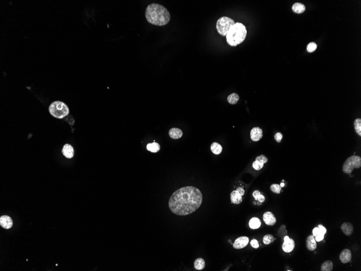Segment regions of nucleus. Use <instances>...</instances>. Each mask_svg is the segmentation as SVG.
Masks as SVG:
<instances>
[{
    "label": "nucleus",
    "mask_w": 361,
    "mask_h": 271,
    "mask_svg": "<svg viewBox=\"0 0 361 271\" xmlns=\"http://www.w3.org/2000/svg\"><path fill=\"white\" fill-rule=\"evenodd\" d=\"M203 196L200 190L193 186H186L176 190L170 196L169 207L178 215H189L199 208Z\"/></svg>",
    "instance_id": "f257e3e1"
},
{
    "label": "nucleus",
    "mask_w": 361,
    "mask_h": 271,
    "mask_svg": "<svg viewBox=\"0 0 361 271\" xmlns=\"http://www.w3.org/2000/svg\"><path fill=\"white\" fill-rule=\"evenodd\" d=\"M145 15L148 22L153 25H166L170 20L169 11L164 6L157 3H151L148 6Z\"/></svg>",
    "instance_id": "f03ea898"
},
{
    "label": "nucleus",
    "mask_w": 361,
    "mask_h": 271,
    "mask_svg": "<svg viewBox=\"0 0 361 271\" xmlns=\"http://www.w3.org/2000/svg\"><path fill=\"white\" fill-rule=\"evenodd\" d=\"M247 35L245 26L242 23H235L226 35L227 43L232 47H236L245 41Z\"/></svg>",
    "instance_id": "7ed1b4c3"
},
{
    "label": "nucleus",
    "mask_w": 361,
    "mask_h": 271,
    "mask_svg": "<svg viewBox=\"0 0 361 271\" xmlns=\"http://www.w3.org/2000/svg\"><path fill=\"white\" fill-rule=\"evenodd\" d=\"M49 111L50 114L57 119H63L69 113V109L67 105L59 101H54L50 104Z\"/></svg>",
    "instance_id": "20e7f679"
},
{
    "label": "nucleus",
    "mask_w": 361,
    "mask_h": 271,
    "mask_svg": "<svg viewBox=\"0 0 361 271\" xmlns=\"http://www.w3.org/2000/svg\"><path fill=\"white\" fill-rule=\"evenodd\" d=\"M235 24L234 20L230 17H221L217 21L216 27L217 32L223 37H226L228 31Z\"/></svg>",
    "instance_id": "39448f33"
},
{
    "label": "nucleus",
    "mask_w": 361,
    "mask_h": 271,
    "mask_svg": "<svg viewBox=\"0 0 361 271\" xmlns=\"http://www.w3.org/2000/svg\"><path fill=\"white\" fill-rule=\"evenodd\" d=\"M361 158L357 155H353L348 158L343 165V171L345 173L350 174L354 169L361 167Z\"/></svg>",
    "instance_id": "423d86ee"
},
{
    "label": "nucleus",
    "mask_w": 361,
    "mask_h": 271,
    "mask_svg": "<svg viewBox=\"0 0 361 271\" xmlns=\"http://www.w3.org/2000/svg\"><path fill=\"white\" fill-rule=\"evenodd\" d=\"M249 241V238L247 237H239L235 241L233 244V248L237 249H243L245 246H247Z\"/></svg>",
    "instance_id": "0eeeda50"
},
{
    "label": "nucleus",
    "mask_w": 361,
    "mask_h": 271,
    "mask_svg": "<svg viewBox=\"0 0 361 271\" xmlns=\"http://www.w3.org/2000/svg\"><path fill=\"white\" fill-rule=\"evenodd\" d=\"M263 137V131L258 127L253 128L250 131V137L253 141H258Z\"/></svg>",
    "instance_id": "6e6552de"
},
{
    "label": "nucleus",
    "mask_w": 361,
    "mask_h": 271,
    "mask_svg": "<svg viewBox=\"0 0 361 271\" xmlns=\"http://www.w3.org/2000/svg\"><path fill=\"white\" fill-rule=\"evenodd\" d=\"M263 219L266 224L269 226L274 225L276 222V219L275 215H274L272 212H266L264 213L263 216Z\"/></svg>",
    "instance_id": "1a4fd4ad"
},
{
    "label": "nucleus",
    "mask_w": 361,
    "mask_h": 271,
    "mask_svg": "<svg viewBox=\"0 0 361 271\" xmlns=\"http://www.w3.org/2000/svg\"><path fill=\"white\" fill-rule=\"evenodd\" d=\"M0 225L3 228L10 229L13 226L11 218L8 215H3L0 218Z\"/></svg>",
    "instance_id": "9d476101"
},
{
    "label": "nucleus",
    "mask_w": 361,
    "mask_h": 271,
    "mask_svg": "<svg viewBox=\"0 0 361 271\" xmlns=\"http://www.w3.org/2000/svg\"><path fill=\"white\" fill-rule=\"evenodd\" d=\"M352 255L350 249H345L342 251L339 255V259L341 261L343 264L349 263L351 260Z\"/></svg>",
    "instance_id": "9b49d317"
},
{
    "label": "nucleus",
    "mask_w": 361,
    "mask_h": 271,
    "mask_svg": "<svg viewBox=\"0 0 361 271\" xmlns=\"http://www.w3.org/2000/svg\"><path fill=\"white\" fill-rule=\"evenodd\" d=\"M62 152L64 157L68 159L72 158L74 155V148L72 147V146L70 145L69 144L64 145L63 149L62 150Z\"/></svg>",
    "instance_id": "f8f14e48"
},
{
    "label": "nucleus",
    "mask_w": 361,
    "mask_h": 271,
    "mask_svg": "<svg viewBox=\"0 0 361 271\" xmlns=\"http://www.w3.org/2000/svg\"><path fill=\"white\" fill-rule=\"evenodd\" d=\"M295 246V243L294 240L290 238L288 240H284L283 243L282 245V249L285 252L290 253L293 251Z\"/></svg>",
    "instance_id": "ddd939ff"
},
{
    "label": "nucleus",
    "mask_w": 361,
    "mask_h": 271,
    "mask_svg": "<svg viewBox=\"0 0 361 271\" xmlns=\"http://www.w3.org/2000/svg\"><path fill=\"white\" fill-rule=\"evenodd\" d=\"M306 245L307 249L310 251H313L316 249V241L315 240L313 235H310L307 238L306 240Z\"/></svg>",
    "instance_id": "4468645a"
},
{
    "label": "nucleus",
    "mask_w": 361,
    "mask_h": 271,
    "mask_svg": "<svg viewBox=\"0 0 361 271\" xmlns=\"http://www.w3.org/2000/svg\"><path fill=\"white\" fill-rule=\"evenodd\" d=\"M231 202L234 204H239L242 202V197L237 191L233 190L230 194Z\"/></svg>",
    "instance_id": "2eb2a0df"
},
{
    "label": "nucleus",
    "mask_w": 361,
    "mask_h": 271,
    "mask_svg": "<svg viewBox=\"0 0 361 271\" xmlns=\"http://www.w3.org/2000/svg\"><path fill=\"white\" fill-rule=\"evenodd\" d=\"M170 137L173 139H178L182 137L183 132L182 130L178 128H172L169 131Z\"/></svg>",
    "instance_id": "dca6fc26"
},
{
    "label": "nucleus",
    "mask_w": 361,
    "mask_h": 271,
    "mask_svg": "<svg viewBox=\"0 0 361 271\" xmlns=\"http://www.w3.org/2000/svg\"><path fill=\"white\" fill-rule=\"evenodd\" d=\"M341 228L345 234L350 236L354 232V227L353 225L349 222H344L341 226Z\"/></svg>",
    "instance_id": "f3484780"
},
{
    "label": "nucleus",
    "mask_w": 361,
    "mask_h": 271,
    "mask_svg": "<svg viewBox=\"0 0 361 271\" xmlns=\"http://www.w3.org/2000/svg\"><path fill=\"white\" fill-rule=\"evenodd\" d=\"M306 6L299 2L295 3L292 6V10L296 14H302L306 10Z\"/></svg>",
    "instance_id": "a211bd4d"
},
{
    "label": "nucleus",
    "mask_w": 361,
    "mask_h": 271,
    "mask_svg": "<svg viewBox=\"0 0 361 271\" xmlns=\"http://www.w3.org/2000/svg\"><path fill=\"white\" fill-rule=\"evenodd\" d=\"M249 225L251 229H257L261 226V222L258 218H253L251 219Z\"/></svg>",
    "instance_id": "6ab92c4d"
},
{
    "label": "nucleus",
    "mask_w": 361,
    "mask_h": 271,
    "mask_svg": "<svg viewBox=\"0 0 361 271\" xmlns=\"http://www.w3.org/2000/svg\"><path fill=\"white\" fill-rule=\"evenodd\" d=\"M210 149L212 152L216 155L221 154L222 152V147L219 143H213L211 145Z\"/></svg>",
    "instance_id": "aec40b11"
},
{
    "label": "nucleus",
    "mask_w": 361,
    "mask_h": 271,
    "mask_svg": "<svg viewBox=\"0 0 361 271\" xmlns=\"http://www.w3.org/2000/svg\"><path fill=\"white\" fill-rule=\"evenodd\" d=\"M147 149L148 151L152 153H157L160 149V146L158 143L154 142L151 143H148L147 146Z\"/></svg>",
    "instance_id": "412c9836"
},
{
    "label": "nucleus",
    "mask_w": 361,
    "mask_h": 271,
    "mask_svg": "<svg viewBox=\"0 0 361 271\" xmlns=\"http://www.w3.org/2000/svg\"><path fill=\"white\" fill-rule=\"evenodd\" d=\"M205 261L202 258H198L194 262V267L197 270H202L205 267Z\"/></svg>",
    "instance_id": "4be33fe9"
},
{
    "label": "nucleus",
    "mask_w": 361,
    "mask_h": 271,
    "mask_svg": "<svg viewBox=\"0 0 361 271\" xmlns=\"http://www.w3.org/2000/svg\"><path fill=\"white\" fill-rule=\"evenodd\" d=\"M333 268V263L330 260L325 261V262L323 263L321 266V271H331Z\"/></svg>",
    "instance_id": "5701e85b"
},
{
    "label": "nucleus",
    "mask_w": 361,
    "mask_h": 271,
    "mask_svg": "<svg viewBox=\"0 0 361 271\" xmlns=\"http://www.w3.org/2000/svg\"><path fill=\"white\" fill-rule=\"evenodd\" d=\"M239 99V95L235 93H231L229 95L227 98L228 102L231 105H235L237 103Z\"/></svg>",
    "instance_id": "b1692460"
},
{
    "label": "nucleus",
    "mask_w": 361,
    "mask_h": 271,
    "mask_svg": "<svg viewBox=\"0 0 361 271\" xmlns=\"http://www.w3.org/2000/svg\"><path fill=\"white\" fill-rule=\"evenodd\" d=\"M354 127L356 133L359 136H361V119L360 118L356 119L354 121Z\"/></svg>",
    "instance_id": "393cba45"
},
{
    "label": "nucleus",
    "mask_w": 361,
    "mask_h": 271,
    "mask_svg": "<svg viewBox=\"0 0 361 271\" xmlns=\"http://www.w3.org/2000/svg\"><path fill=\"white\" fill-rule=\"evenodd\" d=\"M274 241V237L271 234L266 235L263 237V241L265 245H269L270 243H272Z\"/></svg>",
    "instance_id": "a878e982"
},
{
    "label": "nucleus",
    "mask_w": 361,
    "mask_h": 271,
    "mask_svg": "<svg viewBox=\"0 0 361 271\" xmlns=\"http://www.w3.org/2000/svg\"><path fill=\"white\" fill-rule=\"evenodd\" d=\"M282 187H280V185L278 184H272L270 186V190L272 191L273 193H276V194H280V190H281Z\"/></svg>",
    "instance_id": "bb28decb"
},
{
    "label": "nucleus",
    "mask_w": 361,
    "mask_h": 271,
    "mask_svg": "<svg viewBox=\"0 0 361 271\" xmlns=\"http://www.w3.org/2000/svg\"><path fill=\"white\" fill-rule=\"evenodd\" d=\"M316 49L317 45L315 42L309 43L307 47V50L309 53H313L315 52Z\"/></svg>",
    "instance_id": "cd10ccee"
},
{
    "label": "nucleus",
    "mask_w": 361,
    "mask_h": 271,
    "mask_svg": "<svg viewBox=\"0 0 361 271\" xmlns=\"http://www.w3.org/2000/svg\"><path fill=\"white\" fill-rule=\"evenodd\" d=\"M263 166H264V164L259 162L258 161L255 160L254 162H253V167L257 171L261 169L263 167Z\"/></svg>",
    "instance_id": "c85d7f7f"
},
{
    "label": "nucleus",
    "mask_w": 361,
    "mask_h": 271,
    "mask_svg": "<svg viewBox=\"0 0 361 271\" xmlns=\"http://www.w3.org/2000/svg\"><path fill=\"white\" fill-rule=\"evenodd\" d=\"M256 160L264 164V163H267L268 162V159L267 157L264 156V155H261L260 156H258V157H257L256 158Z\"/></svg>",
    "instance_id": "c756f323"
},
{
    "label": "nucleus",
    "mask_w": 361,
    "mask_h": 271,
    "mask_svg": "<svg viewBox=\"0 0 361 271\" xmlns=\"http://www.w3.org/2000/svg\"><path fill=\"white\" fill-rule=\"evenodd\" d=\"M274 137H275V140L277 143H280L281 142V140L283 138V135L282 134V133L278 132L275 134Z\"/></svg>",
    "instance_id": "7c9ffc66"
},
{
    "label": "nucleus",
    "mask_w": 361,
    "mask_h": 271,
    "mask_svg": "<svg viewBox=\"0 0 361 271\" xmlns=\"http://www.w3.org/2000/svg\"><path fill=\"white\" fill-rule=\"evenodd\" d=\"M250 244H251V246L254 249H257L259 247L258 241L256 239H253L251 241Z\"/></svg>",
    "instance_id": "2f4dec72"
},
{
    "label": "nucleus",
    "mask_w": 361,
    "mask_h": 271,
    "mask_svg": "<svg viewBox=\"0 0 361 271\" xmlns=\"http://www.w3.org/2000/svg\"><path fill=\"white\" fill-rule=\"evenodd\" d=\"M324 237V235L323 234H322V233H318V234L315 237V240L316 241H318V242H319V241H322V240H323Z\"/></svg>",
    "instance_id": "473e14b6"
},
{
    "label": "nucleus",
    "mask_w": 361,
    "mask_h": 271,
    "mask_svg": "<svg viewBox=\"0 0 361 271\" xmlns=\"http://www.w3.org/2000/svg\"><path fill=\"white\" fill-rule=\"evenodd\" d=\"M318 227L319 228V233H322L324 235L327 233V229L322 225H319Z\"/></svg>",
    "instance_id": "72a5a7b5"
},
{
    "label": "nucleus",
    "mask_w": 361,
    "mask_h": 271,
    "mask_svg": "<svg viewBox=\"0 0 361 271\" xmlns=\"http://www.w3.org/2000/svg\"><path fill=\"white\" fill-rule=\"evenodd\" d=\"M260 194H261V193H260V191H258V190H255V191L253 192V196H254V198L255 199V200H257V198H258V196H260Z\"/></svg>",
    "instance_id": "f704fd0d"
},
{
    "label": "nucleus",
    "mask_w": 361,
    "mask_h": 271,
    "mask_svg": "<svg viewBox=\"0 0 361 271\" xmlns=\"http://www.w3.org/2000/svg\"><path fill=\"white\" fill-rule=\"evenodd\" d=\"M265 200H266V198H265V196H263V195H262V194H260V196H258V198H257V200H258L260 202L262 203V202H263L265 201Z\"/></svg>",
    "instance_id": "c9c22d12"
},
{
    "label": "nucleus",
    "mask_w": 361,
    "mask_h": 271,
    "mask_svg": "<svg viewBox=\"0 0 361 271\" xmlns=\"http://www.w3.org/2000/svg\"><path fill=\"white\" fill-rule=\"evenodd\" d=\"M236 190H237V192H239V193L241 194V196H243L244 194H245V190H243L242 188L238 187L237 188Z\"/></svg>",
    "instance_id": "e433bc0d"
},
{
    "label": "nucleus",
    "mask_w": 361,
    "mask_h": 271,
    "mask_svg": "<svg viewBox=\"0 0 361 271\" xmlns=\"http://www.w3.org/2000/svg\"><path fill=\"white\" fill-rule=\"evenodd\" d=\"M319 233V228L318 227H315L313 229V234L314 237H316L317 235Z\"/></svg>",
    "instance_id": "4c0bfd02"
},
{
    "label": "nucleus",
    "mask_w": 361,
    "mask_h": 271,
    "mask_svg": "<svg viewBox=\"0 0 361 271\" xmlns=\"http://www.w3.org/2000/svg\"><path fill=\"white\" fill-rule=\"evenodd\" d=\"M280 186L281 187H283L284 186V183H281V184H280Z\"/></svg>",
    "instance_id": "58836bf2"
},
{
    "label": "nucleus",
    "mask_w": 361,
    "mask_h": 271,
    "mask_svg": "<svg viewBox=\"0 0 361 271\" xmlns=\"http://www.w3.org/2000/svg\"><path fill=\"white\" fill-rule=\"evenodd\" d=\"M254 205L256 204V203L255 202H254Z\"/></svg>",
    "instance_id": "ea45409f"
}]
</instances>
